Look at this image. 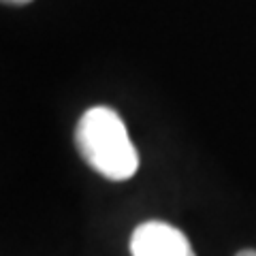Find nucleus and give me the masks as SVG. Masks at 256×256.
Segmentation results:
<instances>
[{
  "label": "nucleus",
  "mask_w": 256,
  "mask_h": 256,
  "mask_svg": "<svg viewBox=\"0 0 256 256\" xmlns=\"http://www.w3.org/2000/svg\"><path fill=\"white\" fill-rule=\"evenodd\" d=\"M75 143L90 169L111 182L130 180L139 169V154L114 109L92 107L75 128Z\"/></svg>",
  "instance_id": "1"
},
{
  "label": "nucleus",
  "mask_w": 256,
  "mask_h": 256,
  "mask_svg": "<svg viewBox=\"0 0 256 256\" xmlns=\"http://www.w3.org/2000/svg\"><path fill=\"white\" fill-rule=\"evenodd\" d=\"M237 256H256V250H242Z\"/></svg>",
  "instance_id": "3"
},
{
  "label": "nucleus",
  "mask_w": 256,
  "mask_h": 256,
  "mask_svg": "<svg viewBox=\"0 0 256 256\" xmlns=\"http://www.w3.org/2000/svg\"><path fill=\"white\" fill-rule=\"evenodd\" d=\"M2 2H11V4H26L30 0H2Z\"/></svg>",
  "instance_id": "4"
},
{
  "label": "nucleus",
  "mask_w": 256,
  "mask_h": 256,
  "mask_svg": "<svg viewBox=\"0 0 256 256\" xmlns=\"http://www.w3.org/2000/svg\"><path fill=\"white\" fill-rule=\"evenodd\" d=\"M132 256H194L188 237L160 220L139 224L130 235Z\"/></svg>",
  "instance_id": "2"
}]
</instances>
